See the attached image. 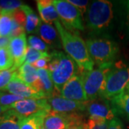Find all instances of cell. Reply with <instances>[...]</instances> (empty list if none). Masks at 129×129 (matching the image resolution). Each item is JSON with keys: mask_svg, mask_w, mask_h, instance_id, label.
<instances>
[{"mask_svg": "<svg viewBox=\"0 0 129 129\" xmlns=\"http://www.w3.org/2000/svg\"><path fill=\"white\" fill-rule=\"evenodd\" d=\"M109 121L89 118L86 122L87 129H108Z\"/></svg>", "mask_w": 129, "mask_h": 129, "instance_id": "cell-30", "label": "cell"}, {"mask_svg": "<svg viewBox=\"0 0 129 129\" xmlns=\"http://www.w3.org/2000/svg\"><path fill=\"white\" fill-rule=\"evenodd\" d=\"M100 98V97H99ZM86 110L90 118H96L110 121L115 118V113L108 100L100 98L99 99L87 102Z\"/></svg>", "mask_w": 129, "mask_h": 129, "instance_id": "cell-13", "label": "cell"}, {"mask_svg": "<svg viewBox=\"0 0 129 129\" xmlns=\"http://www.w3.org/2000/svg\"><path fill=\"white\" fill-rule=\"evenodd\" d=\"M37 34L40 35L42 40L47 43V45L53 47H60V35L57 29L52 26V24L45 23L41 21Z\"/></svg>", "mask_w": 129, "mask_h": 129, "instance_id": "cell-17", "label": "cell"}, {"mask_svg": "<svg viewBox=\"0 0 129 129\" xmlns=\"http://www.w3.org/2000/svg\"><path fill=\"white\" fill-rule=\"evenodd\" d=\"M41 129H47V128H44V127H42V128Z\"/></svg>", "mask_w": 129, "mask_h": 129, "instance_id": "cell-39", "label": "cell"}, {"mask_svg": "<svg viewBox=\"0 0 129 129\" xmlns=\"http://www.w3.org/2000/svg\"><path fill=\"white\" fill-rule=\"evenodd\" d=\"M17 70L14 66L11 69L0 71V90H3L12 80L15 72Z\"/></svg>", "mask_w": 129, "mask_h": 129, "instance_id": "cell-27", "label": "cell"}, {"mask_svg": "<svg viewBox=\"0 0 129 129\" xmlns=\"http://www.w3.org/2000/svg\"><path fill=\"white\" fill-rule=\"evenodd\" d=\"M125 9H126V24H127V29L129 35V1H127L125 3Z\"/></svg>", "mask_w": 129, "mask_h": 129, "instance_id": "cell-35", "label": "cell"}, {"mask_svg": "<svg viewBox=\"0 0 129 129\" xmlns=\"http://www.w3.org/2000/svg\"><path fill=\"white\" fill-rule=\"evenodd\" d=\"M24 4L21 1L16 0H2L0 1V8L2 11L12 12L17 9H20Z\"/></svg>", "mask_w": 129, "mask_h": 129, "instance_id": "cell-29", "label": "cell"}, {"mask_svg": "<svg viewBox=\"0 0 129 129\" xmlns=\"http://www.w3.org/2000/svg\"><path fill=\"white\" fill-rule=\"evenodd\" d=\"M36 2L42 22L52 24L59 20L58 14L52 0H37Z\"/></svg>", "mask_w": 129, "mask_h": 129, "instance_id": "cell-16", "label": "cell"}, {"mask_svg": "<svg viewBox=\"0 0 129 129\" xmlns=\"http://www.w3.org/2000/svg\"><path fill=\"white\" fill-rule=\"evenodd\" d=\"M125 92H126V93H128V94H129V83L128 84L127 87H126L125 90Z\"/></svg>", "mask_w": 129, "mask_h": 129, "instance_id": "cell-38", "label": "cell"}, {"mask_svg": "<svg viewBox=\"0 0 129 129\" xmlns=\"http://www.w3.org/2000/svg\"><path fill=\"white\" fill-rule=\"evenodd\" d=\"M68 129H87L86 122L83 123V124L78 125H75V126H73V127H70V128Z\"/></svg>", "mask_w": 129, "mask_h": 129, "instance_id": "cell-36", "label": "cell"}, {"mask_svg": "<svg viewBox=\"0 0 129 129\" xmlns=\"http://www.w3.org/2000/svg\"><path fill=\"white\" fill-rule=\"evenodd\" d=\"M108 129H125L123 124L122 123L121 120L116 118L109 121Z\"/></svg>", "mask_w": 129, "mask_h": 129, "instance_id": "cell-33", "label": "cell"}, {"mask_svg": "<svg viewBox=\"0 0 129 129\" xmlns=\"http://www.w3.org/2000/svg\"><path fill=\"white\" fill-rule=\"evenodd\" d=\"M6 111H7L6 109H5V108H3L2 106H1V104H0V116L2 115L5 112H6Z\"/></svg>", "mask_w": 129, "mask_h": 129, "instance_id": "cell-37", "label": "cell"}, {"mask_svg": "<svg viewBox=\"0 0 129 129\" xmlns=\"http://www.w3.org/2000/svg\"><path fill=\"white\" fill-rule=\"evenodd\" d=\"M21 9L23 10L26 16L25 31L27 33H37L41 19H40L38 16L28 5H23L21 7Z\"/></svg>", "mask_w": 129, "mask_h": 129, "instance_id": "cell-21", "label": "cell"}, {"mask_svg": "<svg viewBox=\"0 0 129 129\" xmlns=\"http://www.w3.org/2000/svg\"><path fill=\"white\" fill-rule=\"evenodd\" d=\"M10 40V37H0V47H8Z\"/></svg>", "mask_w": 129, "mask_h": 129, "instance_id": "cell-34", "label": "cell"}, {"mask_svg": "<svg viewBox=\"0 0 129 129\" xmlns=\"http://www.w3.org/2000/svg\"><path fill=\"white\" fill-rule=\"evenodd\" d=\"M84 123L83 116L78 112L60 113L50 111L45 117L43 127L47 129H68Z\"/></svg>", "mask_w": 129, "mask_h": 129, "instance_id": "cell-7", "label": "cell"}, {"mask_svg": "<svg viewBox=\"0 0 129 129\" xmlns=\"http://www.w3.org/2000/svg\"><path fill=\"white\" fill-rule=\"evenodd\" d=\"M60 95L64 98L78 102L88 101L83 86V73L80 70L62 88Z\"/></svg>", "mask_w": 129, "mask_h": 129, "instance_id": "cell-10", "label": "cell"}, {"mask_svg": "<svg viewBox=\"0 0 129 129\" xmlns=\"http://www.w3.org/2000/svg\"><path fill=\"white\" fill-rule=\"evenodd\" d=\"M16 75L19 80L32 87L39 79L37 68H35L32 64L27 63H24L17 70Z\"/></svg>", "mask_w": 129, "mask_h": 129, "instance_id": "cell-19", "label": "cell"}, {"mask_svg": "<svg viewBox=\"0 0 129 129\" xmlns=\"http://www.w3.org/2000/svg\"><path fill=\"white\" fill-rule=\"evenodd\" d=\"M111 67H98L91 71H82L83 86L88 101L96 99L99 95L105 77Z\"/></svg>", "mask_w": 129, "mask_h": 129, "instance_id": "cell-8", "label": "cell"}, {"mask_svg": "<svg viewBox=\"0 0 129 129\" xmlns=\"http://www.w3.org/2000/svg\"><path fill=\"white\" fill-rule=\"evenodd\" d=\"M49 112H41L35 115L24 118L21 123L20 129H41L45 115Z\"/></svg>", "mask_w": 129, "mask_h": 129, "instance_id": "cell-23", "label": "cell"}, {"mask_svg": "<svg viewBox=\"0 0 129 129\" xmlns=\"http://www.w3.org/2000/svg\"><path fill=\"white\" fill-rule=\"evenodd\" d=\"M60 41L68 55L78 64L81 71H91L94 62L89 54L86 42L79 36L78 32L68 31L62 27L59 20L55 22Z\"/></svg>", "mask_w": 129, "mask_h": 129, "instance_id": "cell-1", "label": "cell"}, {"mask_svg": "<svg viewBox=\"0 0 129 129\" xmlns=\"http://www.w3.org/2000/svg\"><path fill=\"white\" fill-rule=\"evenodd\" d=\"M89 54L98 67H111L119 52L118 44L107 38H90L86 41Z\"/></svg>", "mask_w": 129, "mask_h": 129, "instance_id": "cell-5", "label": "cell"}, {"mask_svg": "<svg viewBox=\"0 0 129 129\" xmlns=\"http://www.w3.org/2000/svg\"><path fill=\"white\" fill-rule=\"evenodd\" d=\"M1 12H2V9H1V8H0V14H1Z\"/></svg>", "mask_w": 129, "mask_h": 129, "instance_id": "cell-40", "label": "cell"}, {"mask_svg": "<svg viewBox=\"0 0 129 129\" xmlns=\"http://www.w3.org/2000/svg\"><path fill=\"white\" fill-rule=\"evenodd\" d=\"M14 66V60L8 47H0V71L11 69Z\"/></svg>", "mask_w": 129, "mask_h": 129, "instance_id": "cell-24", "label": "cell"}, {"mask_svg": "<svg viewBox=\"0 0 129 129\" xmlns=\"http://www.w3.org/2000/svg\"><path fill=\"white\" fill-rule=\"evenodd\" d=\"M51 111L60 113H70L86 110L87 102H78L64 98L57 93L47 99Z\"/></svg>", "mask_w": 129, "mask_h": 129, "instance_id": "cell-12", "label": "cell"}, {"mask_svg": "<svg viewBox=\"0 0 129 129\" xmlns=\"http://www.w3.org/2000/svg\"><path fill=\"white\" fill-rule=\"evenodd\" d=\"M12 28V12L2 11L0 14V37H10Z\"/></svg>", "mask_w": 129, "mask_h": 129, "instance_id": "cell-22", "label": "cell"}, {"mask_svg": "<svg viewBox=\"0 0 129 129\" xmlns=\"http://www.w3.org/2000/svg\"><path fill=\"white\" fill-rule=\"evenodd\" d=\"M27 47L25 33L11 38L9 41L8 49L14 60V67L17 70L24 63Z\"/></svg>", "mask_w": 129, "mask_h": 129, "instance_id": "cell-14", "label": "cell"}, {"mask_svg": "<svg viewBox=\"0 0 129 129\" xmlns=\"http://www.w3.org/2000/svg\"><path fill=\"white\" fill-rule=\"evenodd\" d=\"M29 46L34 48L35 50L41 52H46L49 50V47L42 39L35 35H29L28 37Z\"/></svg>", "mask_w": 129, "mask_h": 129, "instance_id": "cell-28", "label": "cell"}, {"mask_svg": "<svg viewBox=\"0 0 129 129\" xmlns=\"http://www.w3.org/2000/svg\"><path fill=\"white\" fill-rule=\"evenodd\" d=\"M70 4L74 5L75 7H77L78 10L80 12L82 15H84L87 12L88 6H89V2L85 0H68Z\"/></svg>", "mask_w": 129, "mask_h": 129, "instance_id": "cell-31", "label": "cell"}, {"mask_svg": "<svg viewBox=\"0 0 129 129\" xmlns=\"http://www.w3.org/2000/svg\"><path fill=\"white\" fill-rule=\"evenodd\" d=\"M50 60L51 55L50 53V55L38 60L35 62H34L32 65L37 69H47V66H48L49 62H50Z\"/></svg>", "mask_w": 129, "mask_h": 129, "instance_id": "cell-32", "label": "cell"}, {"mask_svg": "<svg viewBox=\"0 0 129 129\" xmlns=\"http://www.w3.org/2000/svg\"><path fill=\"white\" fill-rule=\"evenodd\" d=\"M86 16L88 27L92 32H103L111 27L113 19V7L111 2L96 0L88 6Z\"/></svg>", "mask_w": 129, "mask_h": 129, "instance_id": "cell-4", "label": "cell"}, {"mask_svg": "<svg viewBox=\"0 0 129 129\" xmlns=\"http://www.w3.org/2000/svg\"><path fill=\"white\" fill-rule=\"evenodd\" d=\"M22 100H24V98L18 95L0 91V104L3 108H5L6 111L9 110L10 106L13 103Z\"/></svg>", "mask_w": 129, "mask_h": 129, "instance_id": "cell-25", "label": "cell"}, {"mask_svg": "<svg viewBox=\"0 0 129 129\" xmlns=\"http://www.w3.org/2000/svg\"><path fill=\"white\" fill-rule=\"evenodd\" d=\"M16 72L12 80L3 90L4 91H7L24 99H47L46 96L42 92L19 80L16 75Z\"/></svg>", "mask_w": 129, "mask_h": 129, "instance_id": "cell-11", "label": "cell"}, {"mask_svg": "<svg viewBox=\"0 0 129 129\" xmlns=\"http://www.w3.org/2000/svg\"><path fill=\"white\" fill-rule=\"evenodd\" d=\"M23 118L12 109H9L0 116V129H20Z\"/></svg>", "mask_w": 129, "mask_h": 129, "instance_id": "cell-20", "label": "cell"}, {"mask_svg": "<svg viewBox=\"0 0 129 129\" xmlns=\"http://www.w3.org/2000/svg\"><path fill=\"white\" fill-rule=\"evenodd\" d=\"M22 118L35 115L41 112H50L51 108L47 99H24L10 106Z\"/></svg>", "mask_w": 129, "mask_h": 129, "instance_id": "cell-9", "label": "cell"}, {"mask_svg": "<svg viewBox=\"0 0 129 129\" xmlns=\"http://www.w3.org/2000/svg\"><path fill=\"white\" fill-rule=\"evenodd\" d=\"M129 83V66L123 61L115 62L105 77L98 97L111 100L123 92Z\"/></svg>", "mask_w": 129, "mask_h": 129, "instance_id": "cell-3", "label": "cell"}, {"mask_svg": "<svg viewBox=\"0 0 129 129\" xmlns=\"http://www.w3.org/2000/svg\"><path fill=\"white\" fill-rule=\"evenodd\" d=\"M53 2L58 17L66 29L72 32L84 30L83 15L77 7L70 4L68 0H54Z\"/></svg>", "mask_w": 129, "mask_h": 129, "instance_id": "cell-6", "label": "cell"}, {"mask_svg": "<svg viewBox=\"0 0 129 129\" xmlns=\"http://www.w3.org/2000/svg\"><path fill=\"white\" fill-rule=\"evenodd\" d=\"M39 79L35 85L33 86L38 91L42 92L47 99L52 98L57 93H60L57 91L55 88L54 83L51 78L50 71L47 69H37Z\"/></svg>", "mask_w": 129, "mask_h": 129, "instance_id": "cell-15", "label": "cell"}, {"mask_svg": "<svg viewBox=\"0 0 129 129\" xmlns=\"http://www.w3.org/2000/svg\"><path fill=\"white\" fill-rule=\"evenodd\" d=\"M49 55H50V53H48V52L36 50L34 48L29 46L27 47V54H26V57H25L24 63L32 64L38 60Z\"/></svg>", "mask_w": 129, "mask_h": 129, "instance_id": "cell-26", "label": "cell"}, {"mask_svg": "<svg viewBox=\"0 0 129 129\" xmlns=\"http://www.w3.org/2000/svg\"><path fill=\"white\" fill-rule=\"evenodd\" d=\"M111 106L115 115H119L129 120V94L123 92L111 100Z\"/></svg>", "mask_w": 129, "mask_h": 129, "instance_id": "cell-18", "label": "cell"}, {"mask_svg": "<svg viewBox=\"0 0 129 129\" xmlns=\"http://www.w3.org/2000/svg\"><path fill=\"white\" fill-rule=\"evenodd\" d=\"M51 60L47 66L57 91L60 92L64 85L79 72L78 66L68 55L61 51L50 53Z\"/></svg>", "mask_w": 129, "mask_h": 129, "instance_id": "cell-2", "label": "cell"}]
</instances>
